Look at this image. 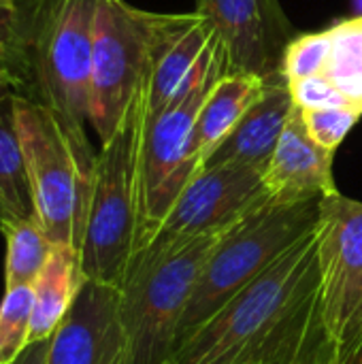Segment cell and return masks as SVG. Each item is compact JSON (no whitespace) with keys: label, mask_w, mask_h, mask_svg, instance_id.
<instances>
[{"label":"cell","mask_w":362,"mask_h":364,"mask_svg":"<svg viewBox=\"0 0 362 364\" xmlns=\"http://www.w3.org/2000/svg\"><path fill=\"white\" fill-rule=\"evenodd\" d=\"M326 341L314 230L179 343L164 364H312Z\"/></svg>","instance_id":"cell-1"},{"label":"cell","mask_w":362,"mask_h":364,"mask_svg":"<svg viewBox=\"0 0 362 364\" xmlns=\"http://www.w3.org/2000/svg\"><path fill=\"white\" fill-rule=\"evenodd\" d=\"M96 4L98 0H19L17 94L45 105L87 162H96L85 132Z\"/></svg>","instance_id":"cell-2"},{"label":"cell","mask_w":362,"mask_h":364,"mask_svg":"<svg viewBox=\"0 0 362 364\" xmlns=\"http://www.w3.org/2000/svg\"><path fill=\"white\" fill-rule=\"evenodd\" d=\"M220 237L207 235L171 247L147 245L132 256L119 286L128 364L171 358L188 301Z\"/></svg>","instance_id":"cell-3"},{"label":"cell","mask_w":362,"mask_h":364,"mask_svg":"<svg viewBox=\"0 0 362 364\" xmlns=\"http://www.w3.org/2000/svg\"><path fill=\"white\" fill-rule=\"evenodd\" d=\"M320 200H269L220 237L188 301L175 348L316 230Z\"/></svg>","instance_id":"cell-4"},{"label":"cell","mask_w":362,"mask_h":364,"mask_svg":"<svg viewBox=\"0 0 362 364\" xmlns=\"http://www.w3.org/2000/svg\"><path fill=\"white\" fill-rule=\"evenodd\" d=\"M145 115L143 85L115 134L100 143L81 237V269L87 282L119 290L137 247L139 139Z\"/></svg>","instance_id":"cell-5"},{"label":"cell","mask_w":362,"mask_h":364,"mask_svg":"<svg viewBox=\"0 0 362 364\" xmlns=\"http://www.w3.org/2000/svg\"><path fill=\"white\" fill-rule=\"evenodd\" d=\"M15 122L26 156L34 213L53 245L81 247L94 162L79 156L60 119L15 94Z\"/></svg>","instance_id":"cell-6"},{"label":"cell","mask_w":362,"mask_h":364,"mask_svg":"<svg viewBox=\"0 0 362 364\" xmlns=\"http://www.w3.org/2000/svg\"><path fill=\"white\" fill-rule=\"evenodd\" d=\"M224 73H228V66L220 43L211 66L194 87L158 113L143 115L139 139V226L134 252L151 243L183 188L201 171L192 151L194 126L207 94Z\"/></svg>","instance_id":"cell-7"},{"label":"cell","mask_w":362,"mask_h":364,"mask_svg":"<svg viewBox=\"0 0 362 364\" xmlns=\"http://www.w3.org/2000/svg\"><path fill=\"white\" fill-rule=\"evenodd\" d=\"M156 13L98 0L92 38L90 126L107 143L122 126L147 73Z\"/></svg>","instance_id":"cell-8"},{"label":"cell","mask_w":362,"mask_h":364,"mask_svg":"<svg viewBox=\"0 0 362 364\" xmlns=\"http://www.w3.org/2000/svg\"><path fill=\"white\" fill-rule=\"evenodd\" d=\"M326 339L346 358L362 348V203L329 194L316 224Z\"/></svg>","instance_id":"cell-9"},{"label":"cell","mask_w":362,"mask_h":364,"mask_svg":"<svg viewBox=\"0 0 362 364\" xmlns=\"http://www.w3.org/2000/svg\"><path fill=\"white\" fill-rule=\"evenodd\" d=\"M269 200L265 166L247 162L203 166L183 188L149 245L171 247L207 235H224Z\"/></svg>","instance_id":"cell-10"},{"label":"cell","mask_w":362,"mask_h":364,"mask_svg":"<svg viewBox=\"0 0 362 364\" xmlns=\"http://www.w3.org/2000/svg\"><path fill=\"white\" fill-rule=\"evenodd\" d=\"M194 11L213 26L228 73L282 75L284 53L299 32L280 0H196Z\"/></svg>","instance_id":"cell-11"},{"label":"cell","mask_w":362,"mask_h":364,"mask_svg":"<svg viewBox=\"0 0 362 364\" xmlns=\"http://www.w3.org/2000/svg\"><path fill=\"white\" fill-rule=\"evenodd\" d=\"M218 49L220 38L201 13H156L143 81L145 113H158L194 87Z\"/></svg>","instance_id":"cell-12"},{"label":"cell","mask_w":362,"mask_h":364,"mask_svg":"<svg viewBox=\"0 0 362 364\" xmlns=\"http://www.w3.org/2000/svg\"><path fill=\"white\" fill-rule=\"evenodd\" d=\"M47 364H128L117 288L85 279L49 339Z\"/></svg>","instance_id":"cell-13"},{"label":"cell","mask_w":362,"mask_h":364,"mask_svg":"<svg viewBox=\"0 0 362 364\" xmlns=\"http://www.w3.org/2000/svg\"><path fill=\"white\" fill-rule=\"evenodd\" d=\"M335 151L318 145L294 107L280 143L265 166V188L275 203L324 198L339 192L333 179Z\"/></svg>","instance_id":"cell-14"},{"label":"cell","mask_w":362,"mask_h":364,"mask_svg":"<svg viewBox=\"0 0 362 364\" xmlns=\"http://www.w3.org/2000/svg\"><path fill=\"white\" fill-rule=\"evenodd\" d=\"M297 102L284 75L267 79L258 100L243 113L228 136L209 154L203 166L247 162L267 166Z\"/></svg>","instance_id":"cell-15"},{"label":"cell","mask_w":362,"mask_h":364,"mask_svg":"<svg viewBox=\"0 0 362 364\" xmlns=\"http://www.w3.org/2000/svg\"><path fill=\"white\" fill-rule=\"evenodd\" d=\"M267 79L250 73H224L207 94L194 126L192 151L201 168L209 154L228 136L243 113L258 100Z\"/></svg>","instance_id":"cell-16"},{"label":"cell","mask_w":362,"mask_h":364,"mask_svg":"<svg viewBox=\"0 0 362 364\" xmlns=\"http://www.w3.org/2000/svg\"><path fill=\"white\" fill-rule=\"evenodd\" d=\"M85 284L79 250L70 245H53L47 264L34 282V311L30 343L49 339L70 311L77 294Z\"/></svg>","instance_id":"cell-17"},{"label":"cell","mask_w":362,"mask_h":364,"mask_svg":"<svg viewBox=\"0 0 362 364\" xmlns=\"http://www.w3.org/2000/svg\"><path fill=\"white\" fill-rule=\"evenodd\" d=\"M0 203L9 220L36 218L26 156L15 122V92L0 96Z\"/></svg>","instance_id":"cell-18"},{"label":"cell","mask_w":362,"mask_h":364,"mask_svg":"<svg viewBox=\"0 0 362 364\" xmlns=\"http://www.w3.org/2000/svg\"><path fill=\"white\" fill-rule=\"evenodd\" d=\"M2 232L6 237L4 290L32 288L51 256V239L36 218L11 220Z\"/></svg>","instance_id":"cell-19"},{"label":"cell","mask_w":362,"mask_h":364,"mask_svg":"<svg viewBox=\"0 0 362 364\" xmlns=\"http://www.w3.org/2000/svg\"><path fill=\"white\" fill-rule=\"evenodd\" d=\"M324 32L326 62L320 75L346 96L362 100V15L335 21Z\"/></svg>","instance_id":"cell-20"},{"label":"cell","mask_w":362,"mask_h":364,"mask_svg":"<svg viewBox=\"0 0 362 364\" xmlns=\"http://www.w3.org/2000/svg\"><path fill=\"white\" fill-rule=\"evenodd\" d=\"M34 290H4L0 303V364H11L30 343Z\"/></svg>","instance_id":"cell-21"},{"label":"cell","mask_w":362,"mask_h":364,"mask_svg":"<svg viewBox=\"0 0 362 364\" xmlns=\"http://www.w3.org/2000/svg\"><path fill=\"white\" fill-rule=\"evenodd\" d=\"M301 117L309 136L318 145L337 151V147L346 141L350 130L361 122L362 102L326 109H301Z\"/></svg>","instance_id":"cell-22"},{"label":"cell","mask_w":362,"mask_h":364,"mask_svg":"<svg viewBox=\"0 0 362 364\" xmlns=\"http://www.w3.org/2000/svg\"><path fill=\"white\" fill-rule=\"evenodd\" d=\"M19 0H0V96L19 92Z\"/></svg>","instance_id":"cell-23"},{"label":"cell","mask_w":362,"mask_h":364,"mask_svg":"<svg viewBox=\"0 0 362 364\" xmlns=\"http://www.w3.org/2000/svg\"><path fill=\"white\" fill-rule=\"evenodd\" d=\"M290 94L299 109H326V107H344L362 100H352L346 96L331 79L324 75H312L305 79L288 81Z\"/></svg>","instance_id":"cell-24"},{"label":"cell","mask_w":362,"mask_h":364,"mask_svg":"<svg viewBox=\"0 0 362 364\" xmlns=\"http://www.w3.org/2000/svg\"><path fill=\"white\" fill-rule=\"evenodd\" d=\"M51 339V337H49ZM49 339L32 341L26 346V350L13 360L11 364H47V354H49Z\"/></svg>","instance_id":"cell-25"},{"label":"cell","mask_w":362,"mask_h":364,"mask_svg":"<svg viewBox=\"0 0 362 364\" xmlns=\"http://www.w3.org/2000/svg\"><path fill=\"white\" fill-rule=\"evenodd\" d=\"M352 358H354V356H352ZM352 358L341 356V354L337 352V348H335L331 341H326V343L322 346V350L318 352V356L314 358V363L312 364H350L352 363Z\"/></svg>","instance_id":"cell-26"},{"label":"cell","mask_w":362,"mask_h":364,"mask_svg":"<svg viewBox=\"0 0 362 364\" xmlns=\"http://www.w3.org/2000/svg\"><path fill=\"white\" fill-rule=\"evenodd\" d=\"M6 222H11V220H9V213H6V209H4V207H2V203H0V230L6 226Z\"/></svg>","instance_id":"cell-27"},{"label":"cell","mask_w":362,"mask_h":364,"mask_svg":"<svg viewBox=\"0 0 362 364\" xmlns=\"http://www.w3.org/2000/svg\"><path fill=\"white\" fill-rule=\"evenodd\" d=\"M350 364H362V348L358 350V354H356V356L352 358V363H350Z\"/></svg>","instance_id":"cell-28"}]
</instances>
